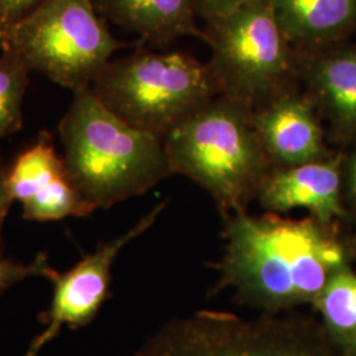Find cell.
<instances>
[{"mask_svg":"<svg viewBox=\"0 0 356 356\" xmlns=\"http://www.w3.org/2000/svg\"><path fill=\"white\" fill-rule=\"evenodd\" d=\"M225 251L213 293L229 291L260 313L296 312L316 301L332 275L348 266L334 225L241 211L225 218Z\"/></svg>","mask_w":356,"mask_h":356,"instance_id":"obj_1","label":"cell"},{"mask_svg":"<svg viewBox=\"0 0 356 356\" xmlns=\"http://www.w3.org/2000/svg\"><path fill=\"white\" fill-rule=\"evenodd\" d=\"M58 132L69 179L94 210L141 195L173 176L164 139L127 124L90 88L73 92Z\"/></svg>","mask_w":356,"mask_h":356,"instance_id":"obj_2","label":"cell"},{"mask_svg":"<svg viewBox=\"0 0 356 356\" xmlns=\"http://www.w3.org/2000/svg\"><path fill=\"white\" fill-rule=\"evenodd\" d=\"M244 103L219 95L164 136L173 175L207 191L222 216L247 211L273 168Z\"/></svg>","mask_w":356,"mask_h":356,"instance_id":"obj_3","label":"cell"},{"mask_svg":"<svg viewBox=\"0 0 356 356\" xmlns=\"http://www.w3.org/2000/svg\"><path fill=\"white\" fill-rule=\"evenodd\" d=\"M90 89L127 124L163 139L219 94L209 66L191 54L144 49L110 60Z\"/></svg>","mask_w":356,"mask_h":356,"instance_id":"obj_4","label":"cell"},{"mask_svg":"<svg viewBox=\"0 0 356 356\" xmlns=\"http://www.w3.org/2000/svg\"><path fill=\"white\" fill-rule=\"evenodd\" d=\"M207 64L219 95L251 108L293 86L297 51L284 36L268 0H248L207 22Z\"/></svg>","mask_w":356,"mask_h":356,"instance_id":"obj_5","label":"cell"},{"mask_svg":"<svg viewBox=\"0 0 356 356\" xmlns=\"http://www.w3.org/2000/svg\"><path fill=\"white\" fill-rule=\"evenodd\" d=\"M122 47L91 0H44L11 26L0 49L74 92L90 88Z\"/></svg>","mask_w":356,"mask_h":356,"instance_id":"obj_6","label":"cell"},{"mask_svg":"<svg viewBox=\"0 0 356 356\" xmlns=\"http://www.w3.org/2000/svg\"><path fill=\"white\" fill-rule=\"evenodd\" d=\"M332 347L323 327L296 312L200 310L164 325L134 356H335Z\"/></svg>","mask_w":356,"mask_h":356,"instance_id":"obj_7","label":"cell"},{"mask_svg":"<svg viewBox=\"0 0 356 356\" xmlns=\"http://www.w3.org/2000/svg\"><path fill=\"white\" fill-rule=\"evenodd\" d=\"M165 206L166 202L156 204L127 232L101 243L92 254H85L65 273L48 269L45 277L53 284V298L49 309L38 317L45 327L31 342L24 356H38L65 326L70 330L83 327L97 317L108 294L115 259L127 244L152 227Z\"/></svg>","mask_w":356,"mask_h":356,"instance_id":"obj_8","label":"cell"},{"mask_svg":"<svg viewBox=\"0 0 356 356\" xmlns=\"http://www.w3.org/2000/svg\"><path fill=\"white\" fill-rule=\"evenodd\" d=\"M7 182L13 201L23 204L28 220H61L94 211L69 179L64 159L58 157L47 131H41L36 143L19 154L7 173Z\"/></svg>","mask_w":356,"mask_h":356,"instance_id":"obj_9","label":"cell"},{"mask_svg":"<svg viewBox=\"0 0 356 356\" xmlns=\"http://www.w3.org/2000/svg\"><path fill=\"white\" fill-rule=\"evenodd\" d=\"M252 123L273 166L329 157L314 103L293 86L254 108Z\"/></svg>","mask_w":356,"mask_h":356,"instance_id":"obj_10","label":"cell"},{"mask_svg":"<svg viewBox=\"0 0 356 356\" xmlns=\"http://www.w3.org/2000/svg\"><path fill=\"white\" fill-rule=\"evenodd\" d=\"M339 159H322L298 165L273 166L256 200L267 213L286 214L305 209L309 216L334 225L344 216Z\"/></svg>","mask_w":356,"mask_h":356,"instance_id":"obj_11","label":"cell"},{"mask_svg":"<svg viewBox=\"0 0 356 356\" xmlns=\"http://www.w3.org/2000/svg\"><path fill=\"white\" fill-rule=\"evenodd\" d=\"M298 76L318 99L334 127L356 136V47L331 51H297Z\"/></svg>","mask_w":356,"mask_h":356,"instance_id":"obj_12","label":"cell"},{"mask_svg":"<svg viewBox=\"0 0 356 356\" xmlns=\"http://www.w3.org/2000/svg\"><path fill=\"white\" fill-rule=\"evenodd\" d=\"M296 51H318L356 24V0H268Z\"/></svg>","mask_w":356,"mask_h":356,"instance_id":"obj_13","label":"cell"},{"mask_svg":"<svg viewBox=\"0 0 356 356\" xmlns=\"http://www.w3.org/2000/svg\"><path fill=\"white\" fill-rule=\"evenodd\" d=\"M103 19L111 20L152 44L184 36L204 38L197 28L194 0H91Z\"/></svg>","mask_w":356,"mask_h":356,"instance_id":"obj_14","label":"cell"},{"mask_svg":"<svg viewBox=\"0 0 356 356\" xmlns=\"http://www.w3.org/2000/svg\"><path fill=\"white\" fill-rule=\"evenodd\" d=\"M331 344L344 356H356V273L350 266L332 275L313 302Z\"/></svg>","mask_w":356,"mask_h":356,"instance_id":"obj_15","label":"cell"},{"mask_svg":"<svg viewBox=\"0 0 356 356\" xmlns=\"http://www.w3.org/2000/svg\"><path fill=\"white\" fill-rule=\"evenodd\" d=\"M29 69L16 54L0 56V140L23 127V98L29 83Z\"/></svg>","mask_w":356,"mask_h":356,"instance_id":"obj_16","label":"cell"},{"mask_svg":"<svg viewBox=\"0 0 356 356\" xmlns=\"http://www.w3.org/2000/svg\"><path fill=\"white\" fill-rule=\"evenodd\" d=\"M51 268L45 254L40 252L31 264L15 263L0 257V296L13 285L33 276H47L48 269Z\"/></svg>","mask_w":356,"mask_h":356,"instance_id":"obj_17","label":"cell"},{"mask_svg":"<svg viewBox=\"0 0 356 356\" xmlns=\"http://www.w3.org/2000/svg\"><path fill=\"white\" fill-rule=\"evenodd\" d=\"M44 0H0V45L6 33Z\"/></svg>","mask_w":356,"mask_h":356,"instance_id":"obj_18","label":"cell"},{"mask_svg":"<svg viewBox=\"0 0 356 356\" xmlns=\"http://www.w3.org/2000/svg\"><path fill=\"white\" fill-rule=\"evenodd\" d=\"M248 0H194L197 13L206 22L229 13Z\"/></svg>","mask_w":356,"mask_h":356,"instance_id":"obj_19","label":"cell"},{"mask_svg":"<svg viewBox=\"0 0 356 356\" xmlns=\"http://www.w3.org/2000/svg\"><path fill=\"white\" fill-rule=\"evenodd\" d=\"M13 198L8 189L7 182V172L4 170L3 165L0 164V257H3V238H1V229L7 213L13 204Z\"/></svg>","mask_w":356,"mask_h":356,"instance_id":"obj_20","label":"cell"},{"mask_svg":"<svg viewBox=\"0 0 356 356\" xmlns=\"http://www.w3.org/2000/svg\"><path fill=\"white\" fill-rule=\"evenodd\" d=\"M347 185L350 195L356 204V151L347 164Z\"/></svg>","mask_w":356,"mask_h":356,"instance_id":"obj_21","label":"cell"}]
</instances>
